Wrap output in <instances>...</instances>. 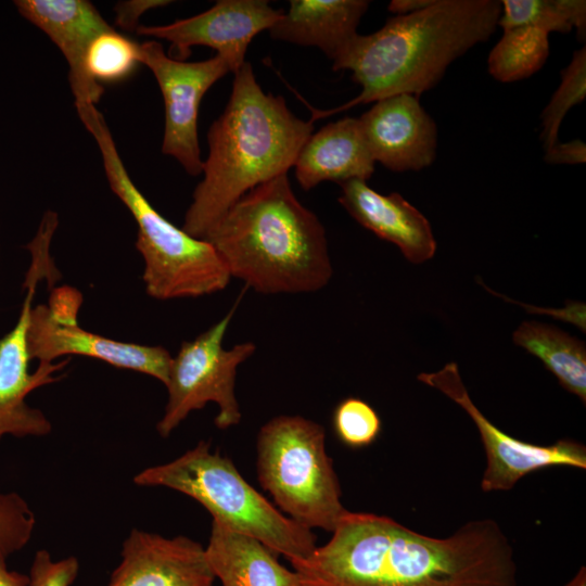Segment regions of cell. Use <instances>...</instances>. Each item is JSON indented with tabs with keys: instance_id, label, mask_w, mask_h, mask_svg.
Wrapping results in <instances>:
<instances>
[{
	"instance_id": "cell-6",
	"label": "cell",
	"mask_w": 586,
	"mask_h": 586,
	"mask_svg": "<svg viewBox=\"0 0 586 586\" xmlns=\"http://www.w3.org/2000/svg\"><path fill=\"white\" fill-rule=\"evenodd\" d=\"M137 486L166 487L202 505L214 521L251 536L288 560L308 557L317 545L316 534L283 514L257 492L234 463L211 443L193 448L168 462L145 468L133 479Z\"/></svg>"
},
{
	"instance_id": "cell-32",
	"label": "cell",
	"mask_w": 586,
	"mask_h": 586,
	"mask_svg": "<svg viewBox=\"0 0 586 586\" xmlns=\"http://www.w3.org/2000/svg\"><path fill=\"white\" fill-rule=\"evenodd\" d=\"M7 558L0 552V586H28V575L9 570Z\"/></svg>"
},
{
	"instance_id": "cell-13",
	"label": "cell",
	"mask_w": 586,
	"mask_h": 586,
	"mask_svg": "<svg viewBox=\"0 0 586 586\" xmlns=\"http://www.w3.org/2000/svg\"><path fill=\"white\" fill-rule=\"evenodd\" d=\"M27 348L30 359L54 362L78 355L104 361L113 367L137 371L167 384L171 355L160 345H142L109 339L80 328L76 318L54 315L48 305L31 308Z\"/></svg>"
},
{
	"instance_id": "cell-2",
	"label": "cell",
	"mask_w": 586,
	"mask_h": 586,
	"mask_svg": "<svg viewBox=\"0 0 586 586\" xmlns=\"http://www.w3.org/2000/svg\"><path fill=\"white\" fill-rule=\"evenodd\" d=\"M233 74L229 101L208 130L203 179L182 225L198 239L249 191L286 175L314 130V122L294 115L281 95L262 89L249 62Z\"/></svg>"
},
{
	"instance_id": "cell-3",
	"label": "cell",
	"mask_w": 586,
	"mask_h": 586,
	"mask_svg": "<svg viewBox=\"0 0 586 586\" xmlns=\"http://www.w3.org/2000/svg\"><path fill=\"white\" fill-rule=\"evenodd\" d=\"M500 14L496 0H433L423 10L394 15L373 34H358L332 68L351 71L361 92L337 109H310V120L400 93L418 98L456 59L493 35Z\"/></svg>"
},
{
	"instance_id": "cell-15",
	"label": "cell",
	"mask_w": 586,
	"mask_h": 586,
	"mask_svg": "<svg viewBox=\"0 0 586 586\" xmlns=\"http://www.w3.org/2000/svg\"><path fill=\"white\" fill-rule=\"evenodd\" d=\"M215 581L199 542L132 528L107 586H214Z\"/></svg>"
},
{
	"instance_id": "cell-26",
	"label": "cell",
	"mask_w": 586,
	"mask_h": 586,
	"mask_svg": "<svg viewBox=\"0 0 586 586\" xmlns=\"http://www.w3.org/2000/svg\"><path fill=\"white\" fill-rule=\"evenodd\" d=\"M498 25L505 29L533 27L547 33L568 34L572 26L557 0H504Z\"/></svg>"
},
{
	"instance_id": "cell-23",
	"label": "cell",
	"mask_w": 586,
	"mask_h": 586,
	"mask_svg": "<svg viewBox=\"0 0 586 586\" xmlns=\"http://www.w3.org/2000/svg\"><path fill=\"white\" fill-rule=\"evenodd\" d=\"M139 64V44L114 28L98 35L86 54L87 73L100 85L126 79Z\"/></svg>"
},
{
	"instance_id": "cell-18",
	"label": "cell",
	"mask_w": 586,
	"mask_h": 586,
	"mask_svg": "<svg viewBox=\"0 0 586 586\" xmlns=\"http://www.w3.org/2000/svg\"><path fill=\"white\" fill-rule=\"evenodd\" d=\"M374 165L358 118L344 117L311 135L293 167L300 187L308 191L322 181H366Z\"/></svg>"
},
{
	"instance_id": "cell-5",
	"label": "cell",
	"mask_w": 586,
	"mask_h": 586,
	"mask_svg": "<svg viewBox=\"0 0 586 586\" xmlns=\"http://www.w3.org/2000/svg\"><path fill=\"white\" fill-rule=\"evenodd\" d=\"M75 107L97 142L111 190L137 224L135 245L144 264L142 280L146 294L158 301H169L225 290L231 276L214 246L166 219L137 188L97 105Z\"/></svg>"
},
{
	"instance_id": "cell-11",
	"label": "cell",
	"mask_w": 586,
	"mask_h": 586,
	"mask_svg": "<svg viewBox=\"0 0 586 586\" xmlns=\"http://www.w3.org/2000/svg\"><path fill=\"white\" fill-rule=\"evenodd\" d=\"M43 279L28 270L23 282L25 297L14 328L0 339V442L4 436L41 437L51 433L52 424L26 397L33 391L59 381L69 358L56 362H39L29 371L27 330L37 284Z\"/></svg>"
},
{
	"instance_id": "cell-29",
	"label": "cell",
	"mask_w": 586,
	"mask_h": 586,
	"mask_svg": "<svg viewBox=\"0 0 586 586\" xmlns=\"http://www.w3.org/2000/svg\"><path fill=\"white\" fill-rule=\"evenodd\" d=\"M168 0H129L118 2L115 10V22L122 29L131 31L139 27L140 17L149 10L169 4Z\"/></svg>"
},
{
	"instance_id": "cell-27",
	"label": "cell",
	"mask_w": 586,
	"mask_h": 586,
	"mask_svg": "<svg viewBox=\"0 0 586 586\" xmlns=\"http://www.w3.org/2000/svg\"><path fill=\"white\" fill-rule=\"evenodd\" d=\"M35 514L16 492L0 493V552L9 557L23 549L31 539Z\"/></svg>"
},
{
	"instance_id": "cell-20",
	"label": "cell",
	"mask_w": 586,
	"mask_h": 586,
	"mask_svg": "<svg viewBox=\"0 0 586 586\" xmlns=\"http://www.w3.org/2000/svg\"><path fill=\"white\" fill-rule=\"evenodd\" d=\"M205 555L221 586H300L295 572L263 543L214 520Z\"/></svg>"
},
{
	"instance_id": "cell-1",
	"label": "cell",
	"mask_w": 586,
	"mask_h": 586,
	"mask_svg": "<svg viewBox=\"0 0 586 586\" xmlns=\"http://www.w3.org/2000/svg\"><path fill=\"white\" fill-rule=\"evenodd\" d=\"M289 562L300 586H518L513 546L492 519L438 538L347 511L326 544Z\"/></svg>"
},
{
	"instance_id": "cell-24",
	"label": "cell",
	"mask_w": 586,
	"mask_h": 586,
	"mask_svg": "<svg viewBox=\"0 0 586 586\" xmlns=\"http://www.w3.org/2000/svg\"><path fill=\"white\" fill-rule=\"evenodd\" d=\"M586 97V49L573 53L570 64L561 73V82L544 109L540 139L545 150L558 143L559 128L571 107Z\"/></svg>"
},
{
	"instance_id": "cell-10",
	"label": "cell",
	"mask_w": 586,
	"mask_h": 586,
	"mask_svg": "<svg viewBox=\"0 0 586 586\" xmlns=\"http://www.w3.org/2000/svg\"><path fill=\"white\" fill-rule=\"evenodd\" d=\"M139 51L140 63L153 73L164 100L162 153L174 157L189 175L198 176L203 170L198 135L200 104L207 90L232 69L218 54L200 62L173 59L154 39L140 43Z\"/></svg>"
},
{
	"instance_id": "cell-21",
	"label": "cell",
	"mask_w": 586,
	"mask_h": 586,
	"mask_svg": "<svg viewBox=\"0 0 586 586\" xmlns=\"http://www.w3.org/2000/svg\"><path fill=\"white\" fill-rule=\"evenodd\" d=\"M512 340L536 356L568 392L586 402L585 343L569 333L537 321H524Z\"/></svg>"
},
{
	"instance_id": "cell-34",
	"label": "cell",
	"mask_w": 586,
	"mask_h": 586,
	"mask_svg": "<svg viewBox=\"0 0 586 586\" xmlns=\"http://www.w3.org/2000/svg\"><path fill=\"white\" fill-rule=\"evenodd\" d=\"M564 586H586V568L581 566Z\"/></svg>"
},
{
	"instance_id": "cell-19",
	"label": "cell",
	"mask_w": 586,
	"mask_h": 586,
	"mask_svg": "<svg viewBox=\"0 0 586 586\" xmlns=\"http://www.w3.org/2000/svg\"><path fill=\"white\" fill-rule=\"evenodd\" d=\"M366 0H291L286 13L268 29L275 40L319 48L335 61L358 35Z\"/></svg>"
},
{
	"instance_id": "cell-7",
	"label": "cell",
	"mask_w": 586,
	"mask_h": 586,
	"mask_svg": "<svg viewBox=\"0 0 586 586\" xmlns=\"http://www.w3.org/2000/svg\"><path fill=\"white\" fill-rule=\"evenodd\" d=\"M256 471L273 505L308 530L332 533L348 511L326 450L324 429L313 420L280 415L262 425L256 440Z\"/></svg>"
},
{
	"instance_id": "cell-17",
	"label": "cell",
	"mask_w": 586,
	"mask_h": 586,
	"mask_svg": "<svg viewBox=\"0 0 586 586\" xmlns=\"http://www.w3.org/2000/svg\"><path fill=\"white\" fill-rule=\"evenodd\" d=\"M340 186L337 200L358 224L394 243L413 264L433 257L436 241L429 220L399 193L381 194L358 179Z\"/></svg>"
},
{
	"instance_id": "cell-4",
	"label": "cell",
	"mask_w": 586,
	"mask_h": 586,
	"mask_svg": "<svg viewBox=\"0 0 586 586\" xmlns=\"http://www.w3.org/2000/svg\"><path fill=\"white\" fill-rule=\"evenodd\" d=\"M232 277L262 294L313 293L333 273L326 230L288 175L244 194L206 232Z\"/></svg>"
},
{
	"instance_id": "cell-33",
	"label": "cell",
	"mask_w": 586,
	"mask_h": 586,
	"mask_svg": "<svg viewBox=\"0 0 586 586\" xmlns=\"http://www.w3.org/2000/svg\"><path fill=\"white\" fill-rule=\"evenodd\" d=\"M433 0H393L388 4V10L395 15L410 14L429 7Z\"/></svg>"
},
{
	"instance_id": "cell-30",
	"label": "cell",
	"mask_w": 586,
	"mask_h": 586,
	"mask_svg": "<svg viewBox=\"0 0 586 586\" xmlns=\"http://www.w3.org/2000/svg\"><path fill=\"white\" fill-rule=\"evenodd\" d=\"M545 161L550 164H582L586 161V144L581 140L556 143L546 151Z\"/></svg>"
},
{
	"instance_id": "cell-9",
	"label": "cell",
	"mask_w": 586,
	"mask_h": 586,
	"mask_svg": "<svg viewBox=\"0 0 586 586\" xmlns=\"http://www.w3.org/2000/svg\"><path fill=\"white\" fill-rule=\"evenodd\" d=\"M417 379L445 394L472 419L486 457L481 481L483 492L510 491L525 475L546 468L586 469V447L582 443L559 440L550 445H538L498 429L472 402L456 362H449L436 372L420 373Z\"/></svg>"
},
{
	"instance_id": "cell-14",
	"label": "cell",
	"mask_w": 586,
	"mask_h": 586,
	"mask_svg": "<svg viewBox=\"0 0 586 586\" xmlns=\"http://www.w3.org/2000/svg\"><path fill=\"white\" fill-rule=\"evenodd\" d=\"M358 120L372 158L387 169L421 170L434 162L436 125L417 97L381 99Z\"/></svg>"
},
{
	"instance_id": "cell-22",
	"label": "cell",
	"mask_w": 586,
	"mask_h": 586,
	"mask_svg": "<svg viewBox=\"0 0 586 586\" xmlns=\"http://www.w3.org/2000/svg\"><path fill=\"white\" fill-rule=\"evenodd\" d=\"M548 34L533 27L505 29L487 60L489 74L501 82L528 78L549 55Z\"/></svg>"
},
{
	"instance_id": "cell-12",
	"label": "cell",
	"mask_w": 586,
	"mask_h": 586,
	"mask_svg": "<svg viewBox=\"0 0 586 586\" xmlns=\"http://www.w3.org/2000/svg\"><path fill=\"white\" fill-rule=\"evenodd\" d=\"M283 11L266 0H219L211 9L166 25L139 26L141 36L170 42L169 56L186 61L194 46L216 50L232 73L245 62L253 38L268 30Z\"/></svg>"
},
{
	"instance_id": "cell-16",
	"label": "cell",
	"mask_w": 586,
	"mask_h": 586,
	"mask_svg": "<svg viewBox=\"0 0 586 586\" xmlns=\"http://www.w3.org/2000/svg\"><path fill=\"white\" fill-rule=\"evenodd\" d=\"M17 12L42 30L60 49L68 65V80L76 105L100 101L104 88L87 73L86 54L91 41L112 29L87 0H15Z\"/></svg>"
},
{
	"instance_id": "cell-25",
	"label": "cell",
	"mask_w": 586,
	"mask_h": 586,
	"mask_svg": "<svg viewBox=\"0 0 586 586\" xmlns=\"http://www.w3.org/2000/svg\"><path fill=\"white\" fill-rule=\"evenodd\" d=\"M332 425L337 438L351 448L371 445L382 430L375 409L358 397H346L335 406Z\"/></svg>"
},
{
	"instance_id": "cell-8",
	"label": "cell",
	"mask_w": 586,
	"mask_h": 586,
	"mask_svg": "<svg viewBox=\"0 0 586 586\" xmlns=\"http://www.w3.org/2000/svg\"><path fill=\"white\" fill-rule=\"evenodd\" d=\"M242 295L219 321L194 340L182 342L171 358L165 385L167 403L156 424L162 437H168L192 411L202 409L208 403L218 406L214 419L218 429L227 430L240 423L242 415L235 396L237 369L255 353L256 345L244 342L225 349L222 341Z\"/></svg>"
},
{
	"instance_id": "cell-31",
	"label": "cell",
	"mask_w": 586,
	"mask_h": 586,
	"mask_svg": "<svg viewBox=\"0 0 586 586\" xmlns=\"http://www.w3.org/2000/svg\"><path fill=\"white\" fill-rule=\"evenodd\" d=\"M565 18L577 31L579 40L586 34V2L584 0H557Z\"/></svg>"
},
{
	"instance_id": "cell-28",
	"label": "cell",
	"mask_w": 586,
	"mask_h": 586,
	"mask_svg": "<svg viewBox=\"0 0 586 586\" xmlns=\"http://www.w3.org/2000/svg\"><path fill=\"white\" fill-rule=\"evenodd\" d=\"M79 571L78 559L74 556L53 560L48 550L35 553L29 574L28 586H71Z\"/></svg>"
}]
</instances>
